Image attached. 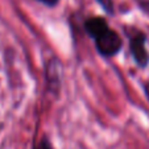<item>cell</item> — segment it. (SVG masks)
I'll list each match as a JSON object with an SVG mask.
<instances>
[{"mask_svg":"<svg viewBox=\"0 0 149 149\" xmlns=\"http://www.w3.org/2000/svg\"><path fill=\"white\" fill-rule=\"evenodd\" d=\"M130 52L139 68L144 69L149 63V53L146 50V36L143 32H136L130 37Z\"/></svg>","mask_w":149,"mask_h":149,"instance_id":"7a4b0ae2","label":"cell"},{"mask_svg":"<svg viewBox=\"0 0 149 149\" xmlns=\"http://www.w3.org/2000/svg\"><path fill=\"white\" fill-rule=\"evenodd\" d=\"M32 149H53V146H52L50 141H49L48 139H46V137H42L41 140H40L38 143H37Z\"/></svg>","mask_w":149,"mask_h":149,"instance_id":"5b68a950","label":"cell"},{"mask_svg":"<svg viewBox=\"0 0 149 149\" xmlns=\"http://www.w3.org/2000/svg\"><path fill=\"white\" fill-rule=\"evenodd\" d=\"M96 3L102 7L104 12L110 16H112L115 13V6H113V0H95Z\"/></svg>","mask_w":149,"mask_h":149,"instance_id":"277c9868","label":"cell"},{"mask_svg":"<svg viewBox=\"0 0 149 149\" xmlns=\"http://www.w3.org/2000/svg\"><path fill=\"white\" fill-rule=\"evenodd\" d=\"M38 3H42L44 6L46 7H56L57 4L59 3V0H36Z\"/></svg>","mask_w":149,"mask_h":149,"instance_id":"8992f818","label":"cell"},{"mask_svg":"<svg viewBox=\"0 0 149 149\" xmlns=\"http://www.w3.org/2000/svg\"><path fill=\"white\" fill-rule=\"evenodd\" d=\"M145 93H146V96H148V99H149V83L145 84Z\"/></svg>","mask_w":149,"mask_h":149,"instance_id":"52a82bcc","label":"cell"},{"mask_svg":"<svg viewBox=\"0 0 149 149\" xmlns=\"http://www.w3.org/2000/svg\"><path fill=\"white\" fill-rule=\"evenodd\" d=\"M84 31L95 41V48L102 57H115L123 48V40L118 32L110 28L106 19L93 16L84 20Z\"/></svg>","mask_w":149,"mask_h":149,"instance_id":"6da1fadb","label":"cell"},{"mask_svg":"<svg viewBox=\"0 0 149 149\" xmlns=\"http://www.w3.org/2000/svg\"><path fill=\"white\" fill-rule=\"evenodd\" d=\"M49 65H50V68L53 71H50L48 68H45V78H46L48 86L53 88L52 91L54 93V87H56V90H58L59 86H61V81H59V78H58L59 75H57V74H59V71H57L58 65H57V62H54V61L49 62Z\"/></svg>","mask_w":149,"mask_h":149,"instance_id":"3957f363","label":"cell"}]
</instances>
